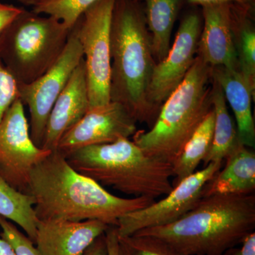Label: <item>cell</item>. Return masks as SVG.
I'll return each instance as SVG.
<instances>
[{
    "label": "cell",
    "instance_id": "cell-25",
    "mask_svg": "<svg viewBox=\"0 0 255 255\" xmlns=\"http://www.w3.org/2000/svg\"><path fill=\"white\" fill-rule=\"evenodd\" d=\"M0 237L12 246L17 255H42L26 234L20 231L11 221L0 216Z\"/></svg>",
    "mask_w": 255,
    "mask_h": 255
},
{
    "label": "cell",
    "instance_id": "cell-23",
    "mask_svg": "<svg viewBox=\"0 0 255 255\" xmlns=\"http://www.w3.org/2000/svg\"><path fill=\"white\" fill-rule=\"evenodd\" d=\"M99 0H46L33 6L32 11L59 20L72 30L87 9Z\"/></svg>",
    "mask_w": 255,
    "mask_h": 255
},
{
    "label": "cell",
    "instance_id": "cell-28",
    "mask_svg": "<svg viewBox=\"0 0 255 255\" xmlns=\"http://www.w3.org/2000/svg\"><path fill=\"white\" fill-rule=\"evenodd\" d=\"M223 255H255V232L248 236L240 248H231Z\"/></svg>",
    "mask_w": 255,
    "mask_h": 255
},
{
    "label": "cell",
    "instance_id": "cell-26",
    "mask_svg": "<svg viewBox=\"0 0 255 255\" xmlns=\"http://www.w3.org/2000/svg\"><path fill=\"white\" fill-rule=\"evenodd\" d=\"M18 97V83L0 57V121Z\"/></svg>",
    "mask_w": 255,
    "mask_h": 255
},
{
    "label": "cell",
    "instance_id": "cell-19",
    "mask_svg": "<svg viewBox=\"0 0 255 255\" xmlns=\"http://www.w3.org/2000/svg\"><path fill=\"white\" fill-rule=\"evenodd\" d=\"M179 4L180 0H145L144 14L156 63L163 60L170 49Z\"/></svg>",
    "mask_w": 255,
    "mask_h": 255
},
{
    "label": "cell",
    "instance_id": "cell-30",
    "mask_svg": "<svg viewBox=\"0 0 255 255\" xmlns=\"http://www.w3.org/2000/svg\"><path fill=\"white\" fill-rule=\"evenodd\" d=\"M194 4L205 5L221 4V3H236V4L253 5L255 0H189Z\"/></svg>",
    "mask_w": 255,
    "mask_h": 255
},
{
    "label": "cell",
    "instance_id": "cell-10",
    "mask_svg": "<svg viewBox=\"0 0 255 255\" xmlns=\"http://www.w3.org/2000/svg\"><path fill=\"white\" fill-rule=\"evenodd\" d=\"M51 152L32 140L24 105L18 98L0 121V174L10 185L27 194L32 169Z\"/></svg>",
    "mask_w": 255,
    "mask_h": 255
},
{
    "label": "cell",
    "instance_id": "cell-27",
    "mask_svg": "<svg viewBox=\"0 0 255 255\" xmlns=\"http://www.w3.org/2000/svg\"><path fill=\"white\" fill-rule=\"evenodd\" d=\"M24 9L0 1V34L9 27Z\"/></svg>",
    "mask_w": 255,
    "mask_h": 255
},
{
    "label": "cell",
    "instance_id": "cell-18",
    "mask_svg": "<svg viewBox=\"0 0 255 255\" xmlns=\"http://www.w3.org/2000/svg\"><path fill=\"white\" fill-rule=\"evenodd\" d=\"M211 100L215 114L214 135L209 153L203 161L204 167L211 162H224L241 143L236 122L228 112L222 89L213 78Z\"/></svg>",
    "mask_w": 255,
    "mask_h": 255
},
{
    "label": "cell",
    "instance_id": "cell-6",
    "mask_svg": "<svg viewBox=\"0 0 255 255\" xmlns=\"http://www.w3.org/2000/svg\"><path fill=\"white\" fill-rule=\"evenodd\" d=\"M70 32L57 18L24 10L0 34V57L18 84L30 83L56 63Z\"/></svg>",
    "mask_w": 255,
    "mask_h": 255
},
{
    "label": "cell",
    "instance_id": "cell-1",
    "mask_svg": "<svg viewBox=\"0 0 255 255\" xmlns=\"http://www.w3.org/2000/svg\"><path fill=\"white\" fill-rule=\"evenodd\" d=\"M27 194L34 199L38 221L97 220L116 227L124 215L155 201L150 198L126 199L111 194L75 170L58 150L52 151L32 169Z\"/></svg>",
    "mask_w": 255,
    "mask_h": 255
},
{
    "label": "cell",
    "instance_id": "cell-24",
    "mask_svg": "<svg viewBox=\"0 0 255 255\" xmlns=\"http://www.w3.org/2000/svg\"><path fill=\"white\" fill-rule=\"evenodd\" d=\"M119 255H185L168 243L150 236L134 234L119 237Z\"/></svg>",
    "mask_w": 255,
    "mask_h": 255
},
{
    "label": "cell",
    "instance_id": "cell-7",
    "mask_svg": "<svg viewBox=\"0 0 255 255\" xmlns=\"http://www.w3.org/2000/svg\"><path fill=\"white\" fill-rule=\"evenodd\" d=\"M115 1L99 0L73 27L83 52L90 109L111 102V26Z\"/></svg>",
    "mask_w": 255,
    "mask_h": 255
},
{
    "label": "cell",
    "instance_id": "cell-5",
    "mask_svg": "<svg viewBox=\"0 0 255 255\" xmlns=\"http://www.w3.org/2000/svg\"><path fill=\"white\" fill-rule=\"evenodd\" d=\"M211 66L196 55L182 83L161 106L150 130L132 141L147 155L172 164L212 110Z\"/></svg>",
    "mask_w": 255,
    "mask_h": 255
},
{
    "label": "cell",
    "instance_id": "cell-8",
    "mask_svg": "<svg viewBox=\"0 0 255 255\" xmlns=\"http://www.w3.org/2000/svg\"><path fill=\"white\" fill-rule=\"evenodd\" d=\"M83 59V52L75 30H71L66 46L56 63L40 78L28 84H18V97L30 113L32 140L41 147L48 118L55 101L63 92L74 70Z\"/></svg>",
    "mask_w": 255,
    "mask_h": 255
},
{
    "label": "cell",
    "instance_id": "cell-31",
    "mask_svg": "<svg viewBox=\"0 0 255 255\" xmlns=\"http://www.w3.org/2000/svg\"><path fill=\"white\" fill-rule=\"evenodd\" d=\"M0 255H17L12 246L6 240L0 237Z\"/></svg>",
    "mask_w": 255,
    "mask_h": 255
},
{
    "label": "cell",
    "instance_id": "cell-14",
    "mask_svg": "<svg viewBox=\"0 0 255 255\" xmlns=\"http://www.w3.org/2000/svg\"><path fill=\"white\" fill-rule=\"evenodd\" d=\"M197 55L210 66L239 69L233 33L232 3L202 6Z\"/></svg>",
    "mask_w": 255,
    "mask_h": 255
},
{
    "label": "cell",
    "instance_id": "cell-11",
    "mask_svg": "<svg viewBox=\"0 0 255 255\" xmlns=\"http://www.w3.org/2000/svg\"><path fill=\"white\" fill-rule=\"evenodd\" d=\"M201 28L200 16L196 13L187 14L181 21L168 54L156 63L147 90V100L158 112L192 66L197 55Z\"/></svg>",
    "mask_w": 255,
    "mask_h": 255
},
{
    "label": "cell",
    "instance_id": "cell-13",
    "mask_svg": "<svg viewBox=\"0 0 255 255\" xmlns=\"http://www.w3.org/2000/svg\"><path fill=\"white\" fill-rule=\"evenodd\" d=\"M109 227L97 220L38 221L34 244L42 255H84Z\"/></svg>",
    "mask_w": 255,
    "mask_h": 255
},
{
    "label": "cell",
    "instance_id": "cell-12",
    "mask_svg": "<svg viewBox=\"0 0 255 255\" xmlns=\"http://www.w3.org/2000/svg\"><path fill=\"white\" fill-rule=\"evenodd\" d=\"M137 121L119 102L90 109L81 120L60 139L56 150L66 156L87 146L112 143L137 132Z\"/></svg>",
    "mask_w": 255,
    "mask_h": 255
},
{
    "label": "cell",
    "instance_id": "cell-29",
    "mask_svg": "<svg viewBox=\"0 0 255 255\" xmlns=\"http://www.w3.org/2000/svg\"><path fill=\"white\" fill-rule=\"evenodd\" d=\"M84 255H108L105 233L94 242Z\"/></svg>",
    "mask_w": 255,
    "mask_h": 255
},
{
    "label": "cell",
    "instance_id": "cell-22",
    "mask_svg": "<svg viewBox=\"0 0 255 255\" xmlns=\"http://www.w3.org/2000/svg\"><path fill=\"white\" fill-rule=\"evenodd\" d=\"M33 196L15 189L0 174V216L19 226L33 243L37 219Z\"/></svg>",
    "mask_w": 255,
    "mask_h": 255
},
{
    "label": "cell",
    "instance_id": "cell-16",
    "mask_svg": "<svg viewBox=\"0 0 255 255\" xmlns=\"http://www.w3.org/2000/svg\"><path fill=\"white\" fill-rule=\"evenodd\" d=\"M211 76L219 84L234 113L240 141L254 149L255 126L252 102L255 100V92L239 69L211 67Z\"/></svg>",
    "mask_w": 255,
    "mask_h": 255
},
{
    "label": "cell",
    "instance_id": "cell-17",
    "mask_svg": "<svg viewBox=\"0 0 255 255\" xmlns=\"http://www.w3.org/2000/svg\"><path fill=\"white\" fill-rule=\"evenodd\" d=\"M241 143L225 159V166L206 184L202 197L255 191V152Z\"/></svg>",
    "mask_w": 255,
    "mask_h": 255
},
{
    "label": "cell",
    "instance_id": "cell-9",
    "mask_svg": "<svg viewBox=\"0 0 255 255\" xmlns=\"http://www.w3.org/2000/svg\"><path fill=\"white\" fill-rule=\"evenodd\" d=\"M224 162H211L181 181L164 199L124 215L117 226L119 237L174 223L192 209L202 198L206 184L222 168Z\"/></svg>",
    "mask_w": 255,
    "mask_h": 255
},
{
    "label": "cell",
    "instance_id": "cell-4",
    "mask_svg": "<svg viewBox=\"0 0 255 255\" xmlns=\"http://www.w3.org/2000/svg\"><path fill=\"white\" fill-rule=\"evenodd\" d=\"M65 157L79 173L134 197L155 200L173 189L172 164L147 155L129 138L81 147Z\"/></svg>",
    "mask_w": 255,
    "mask_h": 255
},
{
    "label": "cell",
    "instance_id": "cell-3",
    "mask_svg": "<svg viewBox=\"0 0 255 255\" xmlns=\"http://www.w3.org/2000/svg\"><path fill=\"white\" fill-rule=\"evenodd\" d=\"M110 96L137 122L152 127L159 112L147 100L156 62L143 9L137 0H116L111 26Z\"/></svg>",
    "mask_w": 255,
    "mask_h": 255
},
{
    "label": "cell",
    "instance_id": "cell-2",
    "mask_svg": "<svg viewBox=\"0 0 255 255\" xmlns=\"http://www.w3.org/2000/svg\"><path fill=\"white\" fill-rule=\"evenodd\" d=\"M255 229V193L226 194L202 197L174 223L135 234L159 238L183 255H223Z\"/></svg>",
    "mask_w": 255,
    "mask_h": 255
},
{
    "label": "cell",
    "instance_id": "cell-15",
    "mask_svg": "<svg viewBox=\"0 0 255 255\" xmlns=\"http://www.w3.org/2000/svg\"><path fill=\"white\" fill-rule=\"evenodd\" d=\"M90 109L85 60H81L50 112L41 148L56 150L62 137Z\"/></svg>",
    "mask_w": 255,
    "mask_h": 255
},
{
    "label": "cell",
    "instance_id": "cell-20",
    "mask_svg": "<svg viewBox=\"0 0 255 255\" xmlns=\"http://www.w3.org/2000/svg\"><path fill=\"white\" fill-rule=\"evenodd\" d=\"M252 5L232 3L233 33L240 70L255 93V30Z\"/></svg>",
    "mask_w": 255,
    "mask_h": 255
},
{
    "label": "cell",
    "instance_id": "cell-21",
    "mask_svg": "<svg viewBox=\"0 0 255 255\" xmlns=\"http://www.w3.org/2000/svg\"><path fill=\"white\" fill-rule=\"evenodd\" d=\"M215 114L212 109L189 139L172 163V186L194 173L209 153L214 135Z\"/></svg>",
    "mask_w": 255,
    "mask_h": 255
},
{
    "label": "cell",
    "instance_id": "cell-32",
    "mask_svg": "<svg viewBox=\"0 0 255 255\" xmlns=\"http://www.w3.org/2000/svg\"><path fill=\"white\" fill-rule=\"evenodd\" d=\"M17 1L23 3V4L28 5V6H32L33 7L36 5L43 2V1H46V0H17Z\"/></svg>",
    "mask_w": 255,
    "mask_h": 255
}]
</instances>
